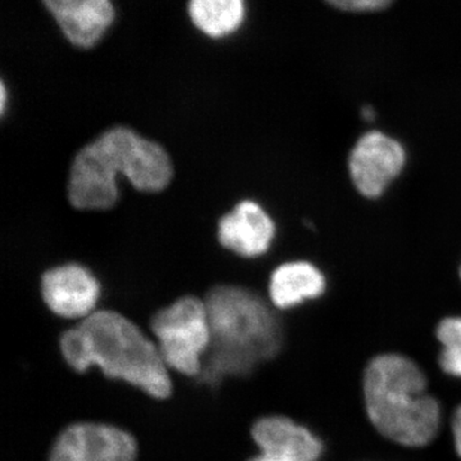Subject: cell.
<instances>
[{"mask_svg":"<svg viewBox=\"0 0 461 461\" xmlns=\"http://www.w3.org/2000/svg\"><path fill=\"white\" fill-rule=\"evenodd\" d=\"M408 150L395 136L372 129L354 142L348 173L355 191L366 200L381 199L408 166Z\"/></svg>","mask_w":461,"mask_h":461,"instance_id":"8992f818","label":"cell"},{"mask_svg":"<svg viewBox=\"0 0 461 461\" xmlns=\"http://www.w3.org/2000/svg\"><path fill=\"white\" fill-rule=\"evenodd\" d=\"M41 295L54 314L85 318L94 313L100 297V284L86 267L63 264L48 269L41 277Z\"/></svg>","mask_w":461,"mask_h":461,"instance_id":"9c48e42d","label":"cell"},{"mask_svg":"<svg viewBox=\"0 0 461 461\" xmlns=\"http://www.w3.org/2000/svg\"><path fill=\"white\" fill-rule=\"evenodd\" d=\"M60 350L75 371L96 366L107 377L127 382L154 399L171 395V377L157 344L117 312H94L66 330Z\"/></svg>","mask_w":461,"mask_h":461,"instance_id":"3957f363","label":"cell"},{"mask_svg":"<svg viewBox=\"0 0 461 461\" xmlns=\"http://www.w3.org/2000/svg\"><path fill=\"white\" fill-rule=\"evenodd\" d=\"M329 287L326 273L306 259L288 260L276 267L269 277V302L276 309L286 311L320 299Z\"/></svg>","mask_w":461,"mask_h":461,"instance_id":"7c38bea8","label":"cell"},{"mask_svg":"<svg viewBox=\"0 0 461 461\" xmlns=\"http://www.w3.org/2000/svg\"><path fill=\"white\" fill-rule=\"evenodd\" d=\"M417 363L400 354H382L364 372L366 411L375 429L396 444L421 447L436 438L441 408L427 390Z\"/></svg>","mask_w":461,"mask_h":461,"instance_id":"277c9868","label":"cell"},{"mask_svg":"<svg viewBox=\"0 0 461 461\" xmlns=\"http://www.w3.org/2000/svg\"><path fill=\"white\" fill-rule=\"evenodd\" d=\"M453 436L455 450L461 457V406L456 409L453 418Z\"/></svg>","mask_w":461,"mask_h":461,"instance_id":"2e32d148","label":"cell"},{"mask_svg":"<svg viewBox=\"0 0 461 461\" xmlns=\"http://www.w3.org/2000/svg\"><path fill=\"white\" fill-rule=\"evenodd\" d=\"M436 338L441 344L439 366L451 377L461 378V315H451L439 321Z\"/></svg>","mask_w":461,"mask_h":461,"instance_id":"5bb4252c","label":"cell"},{"mask_svg":"<svg viewBox=\"0 0 461 461\" xmlns=\"http://www.w3.org/2000/svg\"><path fill=\"white\" fill-rule=\"evenodd\" d=\"M251 436L260 454L249 461H318L323 453L317 436L280 415L257 420Z\"/></svg>","mask_w":461,"mask_h":461,"instance_id":"8fae6325","label":"cell"},{"mask_svg":"<svg viewBox=\"0 0 461 461\" xmlns=\"http://www.w3.org/2000/svg\"><path fill=\"white\" fill-rule=\"evenodd\" d=\"M212 341L199 381L217 386L230 375H248L280 353L284 330L271 303L249 288L218 285L204 300Z\"/></svg>","mask_w":461,"mask_h":461,"instance_id":"6da1fadb","label":"cell"},{"mask_svg":"<svg viewBox=\"0 0 461 461\" xmlns=\"http://www.w3.org/2000/svg\"><path fill=\"white\" fill-rule=\"evenodd\" d=\"M330 7L348 14H372L384 11L393 0H324Z\"/></svg>","mask_w":461,"mask_h":461,"instance_id":"9a60e30c","label":"cell"},{"mask_svg":"<svg viewBox=\"0 0 461 461\" xmlns=\"http://www.w3.org/2000/svg\"><path fill=\"white\" fill-rule=\"evenodd\" d=\"M136 453L135 438L126 430L76 423L57 437L48 461H135Z\"/></svg>","mask_w":461,"mask_h":461,"instance_id":"52a82bcc","label":"cell"},{"mask_svg":"<svg viewBox=\"0 0 461 461\" xmlns=\"http://www.w3.org/2000/svg\"><path fill=\"white\" fill-rule=\"evenodd\" d=\"M186 14L194 29L212 41H221L247 23V0H187Z\"/></svg>","mask_w":461,"mask_h":461,"instance_id":"4fadbf2b","label":"cell"},{"mask_svg":"<svg viewBox=\"0 0 461 461\" xmlns=\"http://www.w3.org/2000/svg\"><path fill=\"white\" fill-rule=\"evenodd\" d=\"M118 173L135 189L158 193L171 184L172 160L166 149L132 129L115 126L85 145L72 160L68 199L80 211L113 208L120 191Z\"/></svg>","mask_w":461,"mask_h":461,"instance_id":"7a4b0ae2","label":"cell"},{"mask_svg":"<svg viewBox=\"0 0 461 461\" xmlns=\"http://www.w3.org/2000/svg\"><path fill=\"white\" fill-rule=\"evenodd\" d=\"M459 277H460V280H461V263H460V267H459Z\"/></svg>","mask_w":461,"mask_h":461,"instance_id":"ac0fdd59","label":"cell"},{"mask_svg":"<svg viewBox=\"0 0 461 461\" xmlns=\"http://www.w3.org/2000/svg\"><path fill=\"white\" fill-rule=\"evenodd\" d=\"M151 330L167 368L198 378L212 341L205 303L198 297H181L157 312Z\"/></svg>","mask_w":461,"mask_h":461,"instance_id":"5b68a950","label":"cell"},{"mask_svg":"<svg viewBox=\"0 0 461 461\" xmlns=\"http://www.w3.org/2000/svg\"><path fill=\"white\" fill-rule=\"evenodd\" d=\"M63 38L78 50L103 41L117 18L113 0H41Z\"/></svg>","mask_w":461,"mask_h":461,"instance_id":"ba28073f","label":"cell"},{"mask_svg":"<svg viewBox=\"0 0 461 461\" xmlns=\"http://www.w3.org/2000/svg\"><path fill=\"white\" fill-rule=\"evenodd\" d=\"M277 235V224L259 203L242 200L218 223V241L244 258L268 253Z\"/></svg>","mask_w":461,"mask_h":461,"instance_id":"30bf717a","label":"cell"},{"mask_svg":"<svg viewBox=\"0 0 461 461\" xmlns=\"http://www.w3.org/2000/svg\"><path fill=\"white\" fill-rule=\"evenodd\" d=\"M360 113H362V118L364 121H366V122H373V121L375 120V114H377L372 105H366V107H363Z\"/></svg>","mask_w":461,"mask_h":461,"instance_id":"e0dca14e","label":"cell"}]
</instances>
